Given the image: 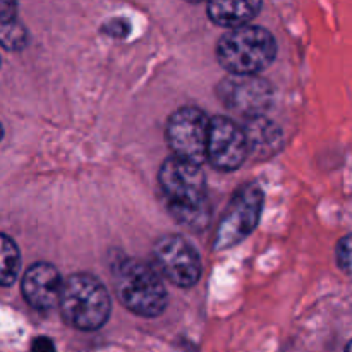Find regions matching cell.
Masks as SVG:
<instances>
[{"label":"cell","instance_id":"1","mask_svg":"<svg viewBox=\"0 0 352 352\" xmlns=\"http://www.w3.org/2000/svg\"><path fill=\"white\" fill-rule=\"evenodd\" d=\"M158 182L168 208L179 222L189 227L205 226L208 198L201 165L170 157L160 167Z\"/></svg>","mask_w":352,"mask_h":352},{"label":"cell","instance_id":"2","mask_svg":"<svg viewBox=\"0 0 352 352\" xmlns=\"http://www.w3.org/2000/svg\"><path fill=\"white\" fill-rule=\"evenodd\" d=\"M119 301L134 315L153 318L167 306V289L160 274L133 258H119L112 268Z\"/></svg>","mask_w":352,"mask_h":352},{"label":"cell","instance_id":"3","mask_svg":"<svg viewBox=\"0 0 352 352\" xmlns=\"http://www.w3.org/2000/svg\"><path fill=\"white\" fill-rule=\"evenodd\" d=\"M277 55L274 34L260 26L232 28L220 38L217 58L230 74L253 76L265 71Z\"/></svg>","mask_w":352,"mask_h":352},{"label":"cell","instance_id":"4","mask_svg":"<svg viewBox=\"0 0 352 352\" xmlns=\"http://www.w3.org/2000/svg\"><path fill=\"white\" fill-rule=\"evenodd\" d=\"M57 306L67 325L85 332L105 325L110 315V298L105 285L88 274H74L65 278Z\"/></svg>","mask_w":352,"mask_h":352},{"label":"cell","instance_id":"5","mask_svg":"<svg viewBox=\"0 0 352 352\" xmlns=\"http://www.w3.org/2000/svg\"><path fill=\"white\" fill-rule=\"evenodd\" d=\"M263 201V189L258 184H248L241 188L232 196L220 219L213 248L217 251H223L246 239L260 222Z\"/></svg>","mask_w":352,"mask_h":352},{"label":"cell","instance_id":"6","mask_svg":"<svg viewBox=\"0 0 352 352\" xmlns=\"http://www.w3.org/2000/svg\"><path fill=\"white\" fill-rule=\"evenodd\" d=\"M210 119L196 107H182L175 110L167 122L165 140L174 157L191 164L206 162Z\"/></svg>","mask_w":352,"mask_h":352},{"label":"cell","instance_id":"7","mask_svg":"<svg viewBox=\"0 0 352 352\" xmlns=\"http://www.w3.org/2000/svg\"><path fill=\"white\" fill-rule=\"evenodd\" d=\"M155 265L158 274L177 287H192L201 277L199 254L184 237L164 236L153 248Z\"/></svg>","mask_w":352,"mask_h":352},{"label":"cell","instance_id":"8","mask_svg":"<svg viewBox=\"0 0 352 352\" xmlns=\"http://www.w3.org/2000/svg\"><path fill=\"white\" fill-rule=\"evenodd\" d=\"M248 157V143L244 129L227 117L210 120L206 160L222 172L239 168Z\"/></svg>","mask_w":352,"mask_h":352},{"label":"cell","instance_id":"9","mask_svg":"<svg viewBox=\"0 0 352 352\" xmlns=\"http://www.w3.org/2000/svg\"><path fill=\"white\" fill-rule=\"evenodd\" d=\"M219 98L223 105L241 116L256 117L268 109L272 102V88L265 79L253 76L230 74L219 85Z\"/></svg>","mask_w":352,"mask_h":352},{"label":"cell","instance_id":"10","mask_svg":"<svg viewBox=\"0 0 352 352\" xmlns=\"http://www.w3.org/2000/svg\"><path fill=\"white\" fill-rule=\"evenodd\" d=\"M62 284L64 280L57 268L50 263L40 261V263L31 265L24 272L21 292L31 308L38 311H48L58 305Z\"/></svg>","mask_w":352,"mask_h":352},{"label":"cell","instance_id":"11","mask_svg":"<svg viewBox=\"0 0 352 352\" xmlns=\"http://www.w3.org/2000/svg\"><path fill=\"white\" fill-rule=\"evenodd\" d=\"M243 129L248 143V155L260 158V160L277 155L284 143V136H282L278 126L261 116L248 119Z\"/></svg>","mask_w":352,"mask_h":352},{"label":"cell","instance_id":"12","mask_svg":"<svg viewBox=\"0 0 352 352\" xmlns=\"http://www.w3.org/2000/svg\"><path fill=\"white\" fill-rule=\"evenodd\" d=\"M208 16L217 26L239 28L250 24L261 9V0H206Z\"/></svg>","mask_w":352,"mask_h":352},{"label":"cell","instance_id":"13","mask_svg":"<svg viewBox=\"0 0 352 352\" xmlns=\"http://www.w3.org/2000/svg\"><path fill=\"white\" fill-rule=\"evenodd\" d=\"M21 268V254L10 237L0 234V285L7 287L16 282Z\"/></svg>","mask_w":352,"mask_h":352},{"label":"cell","instance_id":"14","mask_svg":"<svg viewBox=\"0 0 352 352\" xmlns=\"http://www.w3.org/2000/svg\"><path fill=\"white\" fill-rule=\"evenodd\" d=\"M28 43V31L17 17L0 19V45L6 50H23Z\"/></svg>","mask_w":352,"mask_h":352},{"label":"cell","instance_id":"15","mask_svg":"<svg viewBox=\"0 0 352 352\" xmlns=\"http://www.w3.org/2000/svg\"><path fill=\"white\" fill-rule=\"evenodd\" d=\"M337 263L346 274H352V234L342 237L337 244Z\"/></svg>","mask_w":352,"mask_h":352},{"label":"cell","instance_id":"16","mask_svg":"<svg viewBox=\"0 0 352 352\" xmlns=\"http://www.w3.org/2000/svg\"><path fill=\"white\" fill-rule=\"evenodd\" d=\"M17 17V0H0V19Z\"/></svg>","mask_w":352,"mask_h":352},{"label":"cell","instance_id":"17","mask_svg":"<svg viewBox=\"0 0 352 352\" xmlns=\"http://www.w3.org/2000/svg\"><path fill=\"white\" fill-rule=\"evenodd\" d=\"M31 352H55V346L48 337H36L31 344Z\"/></svg>","mask_w":352,"mask_h":352},{"label":"cell","instance_id":"18","mask_svg":"<svg viewBox=\"0 0 352 352\" xmlns=\"http://www.w3.org/2000/svg\"><path fill=\"white\" fill-rule=\"evenodd\" d=\"M346 352H352V340L349 344H347V347H346Z\"/></svg>","mask_w":352,"mask_h":352},{"label":"cell","instance_id":"19","mask_svg":"<svg viewBox=\"0 0 352 352\" xmlns=\"http://www.w3.org/2000/svg\"><path fill=\"white\" fill-rule=\"evenodd\" d=\"M3 138V129H2V124H0V140Z\"/></svg>","mask_w":352,"mask_h":352},{"label":"cell","instance_id":"20","mask_svg":"<svg viewBox=\"0 0 352 352\" xmlns=\"http://www.w3.org/2000/svg\"><path fill=\"white\" fill-rule=\"evenodd\" d=\"M188 2H192V3H198V2H203V0H188Z\"/></svg>","mask_w":352,"mask_h":352}]
</instances>
